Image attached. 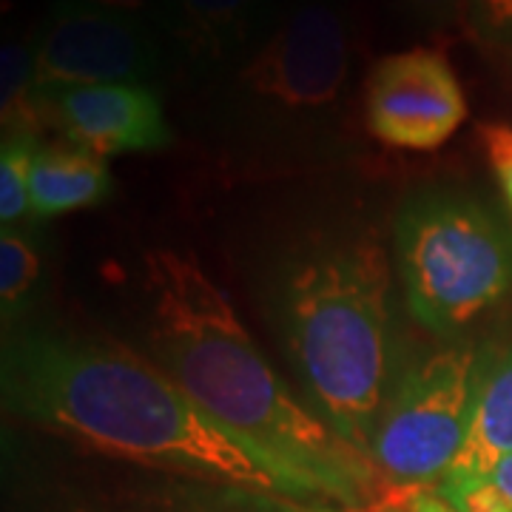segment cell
I'll list each match as a JSON object with an SVG mask.
<instances>
[{
    "mask_svg": "<svg viewBox=\"0 0 512 512\" xmlns=\"http://www.w3.org/2000/svg\"><path fill=\"white\" fill-rule=\"evenodd\" d=\"M111 197V171L103 157L77 146H37L29 202L35 220H55Z\"/></svg>",
    "mask_w": 512,
    "mask_h": 512,
    "instance_id": "7c38bea8",
    "label": "cell"
},
{
    "mask_svg": "<svg viewBox=\"0 0 512 512\" xmlns=\"http://www.w3.org/2000/svg\"><path fill=\"white\" fill-rule=\"evenodd\" d=\"M274 0H168L163 37L191 74L234 72L262 40Z\"/></svg>",
    "mask_w": 512,
    "mask_h": 512,
    "instance_id": "30bf717a",
    "label": "cell"
},
{
    "mask_svg": "<svg viewBox=\"0 0 512 512\" xmlns=\"http://www.w3.org/2000/svg\"><path fill=\"white\" fill-rule=\"evenodd\" d=\"M464 29L478 49L512 63V0H467Z\"/></svg>",
    "mask_w": 512,
    "mask_h": 512,
    "instance_id": "2e32d148",
    "label": "cell"
},
{
    "mask_svg": "<svg viewBox=\"0 0 512 512\" xmlns=\"http://www.w3.org/2000/svg\"><path fill=\"white\" fill-rule=\"evenodd\" d=\"M35 134H6L0 148V222L15 228L26 214H32L29 185L35 163Z\"/></svg>",
    "mask_w": 512,
    "mask_h": 512,
    "instance_id": "9a60e30c",
    "label": "cell"
},
{
    "mask_svg": "<svg viewBox=\"0 0 512 512\" xmlns=\"http://www.w3.org/2000/svg\"><path fill=\"white\" fill-rule=\"evenodd\" d=\"M396 268L410 316L453 336L510 293L512 239L476 202L427 197L396 220Z\"/></svg>",
    "mask_w": 512,
    "mask_h": 512,
    "instance_id": "277c9868",
    "label": "cell"
},
{
    "mask_svg": "<svg viewBox=\"0 0 512 512\" xmlns=\"http://www.w3.org/2000/svg\"><path fill=\"white\" fill-rule=\"evenodd\" d=\"M55 126L77 148L97 157L148 154L174 143L160 92L148 83L72 89L46 103Z\"/></svg>",
    "mask_w": 512,
    "mask_h": 512,
    "instance_id": "9c48e42d",
    "label": "cell"
},
{
    "mask_svg": "<svg viewBox=\"0 0 512 512\" xmlns=\"http://www.w3.org/2000/svg\"><path fill=\"white\" fill-rule=\"evenodd\" d=\"M473 345L439 350L410 367L384 402L370 439V467L393 493H427L456 464L484 376Z\"/></svg>",
    "mask_w": 512,
    "mask_h": 512,
    "instance_id": "8992f818",
    "label": "cell"
},
{
    "mask_svg": "<svg viewBox=\"0 0 512 512\" xmlns=\"http://www.w3.org/2000/svg\"><path fill=\"white\" fill-rule=\"evenodd\" d=\"M384 512H453L444 501H439L433 493H413L399 495Z\"/></svg>",
    "mask_w": 512,
    "mask_h": 512,
    "instance_id": "44dd1931",
    "label": "cell"
},
{
    "mask_svg": "<svg viewBox=\"0 0 512 512\" xmlns=\"http://www.w3.org/2000/svg\"><path fill=\"white\" fill-rule=\"evenodd\" d=\"M478 481H484V484L493 490L495 498H498V501L512 512V456L504 458L490 476L478 478ZM470 484H473V481H470Z\"/></svg>",
    "mask_w": 512,
    "mask_h": 512,
    "instance_id": "ffe728a7",
    "label": "cell"
},
{
    "mask_svg": "<svg viewBox=\"0 0 512 512\" xmlns=\"http://www.w3.org/2000/svg\"><path fill=\"white\" fill-rule=\"evenodd\" d=\"M402 6L427 29H450L464 20L467 0H402Z\"/></svg>",
    "mask_w": 512,
    "mask_h": 512,
    "instance_id": "ac0fdd59",
    "label": "cell"
},
{
    "mask_svg": "<svg viewBox=\"0 0 512 512\" xmlns=\"http://www.w3.org/2000/svg\"><path fill=\"white\" fill-rule=\"evenodd\" d=\"M365 126L390 148L433 151L467 120V100L450 60L436 49L393 52L365 80Z\"/></svg>",
    "mask_w": 512,
    "mask_h": 512,
    "instance_id": "ba28073f",
    "label": "cell"
},
{
    "mask_svg": "<svg viewBox=\"0 0 512 512\" xmlns=\"http://www.w3.org/2000/svg\"><path fill=\"white\" fill-rule=\"evenodd\" d=\"M507 456H512V348L495 356L493 365L484 367L470 433L456 464L436 490L464 487L470 481L490 476Z\"/></svg>",
    "mask_w": 512,
    "mask_h": 512,
    "instance_id": "8fae6325",
    "label": "cell"
},
{
    "mask_svg": "<svg viewBox=\"0 0 512 512\" xmlns=\"http://www.w3.org/2000/svg\"><path fill=\"white\" fill-rule=\"evenodd\" d=\"M353 55L348 12L333 0H302L234 69L228 117L262 134L328 128L345 103Z\"/></svg>",
    "mask_w": 512,
    "mask_h": 512,
    "instance_id": "5b68a950",
    "label": "cell"
},
{
    "mask_svg": "<svg viewBox=\"0 0 512 512\" xmlns=\"http://www.w3.org/2000/svg\"><path fill=\"white\" fill-rule=\"evenodd\" d=\"M40 276V251L35 239L18 228H3L0 234V313L9 325L26 308Z\"/></svg>",
    "mask_w": 512,
    "mask_h": 512,
    "instance_id": "5bb4252c",
    "label": "cell"
},
{
    "mask_svg": "<svg viewBox=\"0 0 512 512\" xmlns=\"http://www.w3.org/2000/svg\"><path fill=\"white\" fill-rule=\"evenodd\" d=\"M40 103L35 94V46L6 40L0 49V120L6 134H35Z\"/></svg>",
    "mask_w": 512,
    "mask_h": 512,
    "instance_id": "4fadbf2b",
    "label": "cell"
},
{
    "mask_svg": "<svg viewBox=\"0 0 512 512\" xmlns=\"http://www.w3.org/2000/svg\"><path fill=\"white\" fill-rule=\"evenodd\" d=\"M3 404L106 456L265 495H316L308 481L197 404L163 367L117 345L26 333L3 348Z\"/></svg>",
    "mask_w": 512,
    "mask_h": 512,
    "instance_id": "6da1fadb",
    "label": "cell"
},
{
    "mask_svg": "<svg viewBox=\"0 0 512 512\" xmlns=\"http://www.w3.org/2000/svg\"><path fill=\"white\" fill-rule=\"evenodd\" d=\"M35 46V94L40 109L72 89L148 83L165 66V37L137 18L83 0H55Z\"/></svg>",
    "mask_w": 512,
    "mask_h": 512,
    "instance_id": "52a82bcc",
    "label": "cell"
},
{
    "mask_svg": "<svg viewBox=\"0 0 512 512\" xmlns=\"http://www.w3.org/2000/svg\"><path fill=\"white\" fill-rule=\"evenodd\" d=\"M83 3L97 6V9H106V12L126 15V18L146 20V23H151L160 32H163L165 9H168V0H83Z\"/></svg>",
    "mask_w": 512,
    "mask_h": 512,
    "instance_id": "d6986e66",
    "label": "cell"
},
{
    "mask_svg": "<svg viewBox=\"0 0 512 512\" xmlns=\"http://www.w3.org/2000/svg\"><path fill=\"white\" fill-rule=\"evenodd\" d=\"M478 140L493 165L495 180L501 185V194L512 211V126L507 123H481Z\"/></svg>",
    "mask_w": 512,
    "mask_h": 512,
    "instance_id": "e0dca14e",
    "label": "cell"
},
{
    "mask_svg": "<svg viewBox=\"0 0 512 512\" xmlns=\"http://www.w3.org/2000/svg\"><path fill=\"white\" fill-rule=\"evenodd\" d=\"M282 322L325 421L367 458L390 396V265L382 245L362 239L302 262L282 293Z\"/></svg>",
    "mask_w": 512,
    "mask_h": 512,
    "instance_id": "3957f363",
    "label": "cell"
},
{
    "mask_svg": "<svg viewBox=\"0 0 512 512\" xmlns=\"http://www.w3.org/2000/svg\"><path fill=\"white\" fill-rule=\"evenodd\" d=\"M143 288L154 356L194 402L308 481L316 495L353 507L365 501L379 481L370 461L285 387L197 256L148 251Z\"/></svg>",
    "mask_w": 512,
    "mask_h": 512,
    "instance_id": "7a4b0ae2",
    "label": "cell"
}]
</instances>
